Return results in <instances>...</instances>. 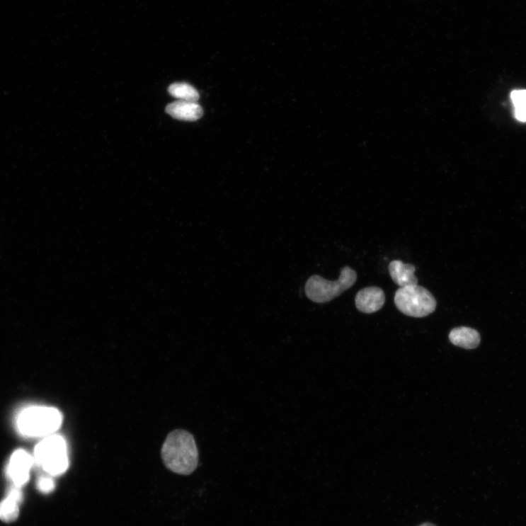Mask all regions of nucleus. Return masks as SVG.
<instances>
[{"mask_svg":"<svg viewBox=\"0 0 526 526\" xmlns=\"http://www.w3.org/2000/svg\"><path fill=\"white\" fill-rule=\"evenodd\" d=\"M357 273L350 267L341 269L336 281H328L318 275L311 277L305 286L307 298L317 304L328 303L351 288L357 281Z\"/></svg>","mask_w":526,"mask_h":526,"instance_id":"obj_3","label":"nucleus"},{"mask_svg":"<svg viewBox=\"0 0 526 526\" xmlns=\"http://www.w3.org/2000/svg\"><path fill=\"white\" fill-rule=\"evenodd\" d=\"M419 526H437V525H433V524L430 523V522H425V523H423V524H422V525H421Z\"/></svg>","mask_w":526,"mask_h":526,"instance_id":"obj_15","label":"nucleus"},{"mask_svg":"<svg viewBox=\"0 0 526 526\" xmlns=\"http://www.w3.org/2000/svg\"><path fill=\"white\" fill-rule=\"evenodd\" d=\"M515 119L526 122V89L514 90L510 94Z\"/></svg>","mask_w":526,"mask_h":526,"instance_id":"obj_13","label":"nucleus"},{"mask_svg":"<svg viewBox=\"0 0 526 526\" xmlns=\"http://www.w3.org/2000/svg\"><path fill=\"white\" fill-rule=\"evenodd\" d=\"M24 498L21 488L13 486L6 498L0 502V519L9 522L16 520L19 515V505Z\"/></svg>","mask_w":526,"mask_h":526,"instance_id":"obj_10","label":"nucleus"},{"mask_svg":"<svg viewBox=\"0 0 526 526\" xmlns=\"http://www.w3.org/2000/svg\"><path fill=\"white\" fill-rule=\"evenodd\" d=\"M394 302L401 312L416 318L427 316L437 308V301L433 295L418 285L399 288Z\"/></svg>","mask_w":526,"mask_h":526,"instance_id":"obj_5","label":"nucleus"},{"mask_svg":"<svg viewBox=\"0 0 526 526\" xmlns=\"http://www.w3.org/2000/svg\"><path fill=\"white\" fill-rule=\"evenodd\" d=\"M389 272L393 281L401 287L417 285L418 279L415 275L416 267L405 264L401 261H394L389 265Z\"/></svg>","mask_w":526,"mask_h":526,"instance_id":"obj_9","label":"nucleus"},{"mask_svg":"<svg viewBox=\"0 0 526 526\" xmlns=\"http://www.w3.org/2000/svg\"><path fill=\"white\" fill-rule=\"evenodd\" d=\"M169 93L179 101L197 102L200 98L198 91L186 83H176L168 88Z\"/></svg>","mask_w":526,"mask_h":526,"instance_id":"obj_12","label":"nucleus"},{"mask_svg":"<svg viewBox=\"0 0 526 526\" xmlns=\"http://www.w3.org/2000/svg\"><path fill=\"white\" fill-rule=\"evenodd\" d=\"M385 302L384 291L377 287H370L358 292L355 298L357 309L365 314H372L380 310Z\"/></svg>","mask_w":526,"mask_h":526,"instance_id":"obj_7","label":"nucleus"},{"mask_svg":"<svg viewBox=\"0 0 526 526\" xmlns=\"http://www.w3.org/2000/svg\"><path fill=\"white\" fill-rule=\"evenodd\" d=\"M34 463V457L25 450L19 449L13 452L6 469L7 476L13 486L21 488L28 484Z\"/></svg>","mask_w":526,"mask_h":526,"instance_id":"obj_6","label":"nucleus"},{"mask_svg":"<svg viewBox=\"0 0 526 526\" xmlns=\"http://www.w3.org/2000/svg\"><path fill=\"white\" fill-rule=\"evenodd\" d=\"M37 488L42 493H49L54 491L55 484L54 480L47 476H41L37 480Z\"/></svg>","mask_w":526,"mask_h":526,"instance_id":"obj_14","label":"nucleus"},{"mask_svg":"<svg viewBox=\"0 0 526 526\" xmlns=\"http://www.w3.org/2000/svg\"><path fill=\"white\" fill-rule=\"evenodd\" d=\"M166 112L174 119L195 122L202 116V109L197 102L178 101L169 104Z\"/></svg>","mask_w":526,"mask_h":526,"instance_id":"obj_8","label":"nucleus"},{"mask_svg":"<svg viewBox=\"0 0 526 526\" xmlns=\"http://www.w3.org/2000/svg\"><path fill=\"white\" fill-rule=\"evenodd\" d=\"M34 460L50 475L64 473L69 465L64 440L55 434L45 438L35 449Z\"/></svg>","mask_w":526,"mask_h":526,"instance_id":"obj_4","label":"nucleus"},{"mask_svg":"<svg viewBox=\"0 0 526 526\" xmlns=\"http://www.w3.org/2000/svg\"><path fill=\"white\" fill-rule=\"evenodd\" d=\"M449 338L455 346L467 350L476 348L480 343L479 333L467 327L456 328L451 331Z\"/></svg>","mask_w":526,"mask_h":526,"instance_id":"obj_11","label":"nucleus"},{"mask_svg":"<svg viewBox=\"0 0 526 526\" xmlns=\"http://www.w3.org/2000/svg\"><path fill=\"white\" fill-rule=\"evenodd\" d=\"M62 416L53 407L30 406L21 411L17 418V428L23 436L47 438L61 426Z\"/></svg>","mask_w":526,"mask_h":526,"instance_id":"obj_2","label":"nucleus"},{"mask_svg":"<svg viewBox=\"0 0 526 526\" xmlns=\"http://www.w3.org/2000/svg\"><path fill=\"white\" fill-rule=\"evenodd\" d=\"M161 456L167 469L177 474L190 475L198 466L199 454L195 438L185 430H175L168 434Z\"/></svg>","mask_w":526,"mask_h":526,"instance_id":"obj_1","label":"nucleus"}]
</instances>
